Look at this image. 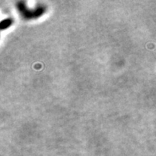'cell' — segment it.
<instances>
[{"label": "cell", "instance_id": "cell-1", "mask_svg": "<svg viewBox=\"0 0 156 156\" xmlns=\"http://www.w3.org/2000/svg\"><path fill=\"white\" fill-rule=\"evenodd\" d=\"M2 23H6V24H5V25L2 26V29L3 30V29H5V28H6V27H8L9 26H10V24L12 23V20H11V19H6V20L2 21Z\"/></svg>", "mask_w": 156, "mask_h": 156}]
</instances>
